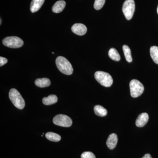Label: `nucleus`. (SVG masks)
<instances>
[{"label": "nucleus", "mask_w": 158, "mask_h": 158, "mask_svg": "<svg viewBox=\"0 0 158 158\" xmlns=\"http://www.w3.org/2000/svg\"><path fill=\"white\" fill-rule=\"evenodd\" d=\"M45 0H32L31 2L30 10L31 12L34 13L38 11L42 7Z\"/></svg>", "instance_id": "nucleus-11"}, {"label": "nucleus", "mask_w": 158, "mask_h": 158, "mask_svg": "<svg viewBox=\"0 0 158 158\" xmlns=\"http://www.w3.org/2000/svg\"><path fill=\"white\" fill-rule=\"evenodd\" d=\"M52 53L53 54H54V53L53 52H52Z\"/></svg>", "instance_id": "nucleus-26"}, {"label": "nucleus", "mask_w": 158, "mask_h": 158, "mask_svg": "<svg viewBox=\"0 0 158 158\" xmlns=\"http://www.w3.org/2000/svg\"><path fill=\"white\" fill-rule=\"evenodd\" d=\"M71 30L75 34L79 36L85 35L87 33V27L82 23H75L72 27Z\"/></svg>", "instance_id": "nucleus-8"}, {"label": "nucleus", "mask_w": 158, "mask_h": 158, "mask_svg": "<svg viewBox=\"0 0 158 158\" xmlns=\"http://www.w3.org/2000/svg\"><path fill=\"white\" fill-rule=\"evenodd\" d=\"M53 122L54 124L62 127H69L73 123L72 120L70 117L62 114H59L55 116Z\"/></svg>", "instance_id": "nucleus-7"}, {"label": "nucleus", "mask_w": 158, "mask_h": 158, "mask_svg": "<svg viewBox=\"0 0 158 158\" xmlns=\"http://www.w3.org/2000/svg\"><path fill=\"white\" fill-rule=\"evenodd\" d=\"M0 22H1V23H0V24H1H1H2V19H1V21H0Z\"/></svg>", "instance_id": "nucleus-25"}, {"label": "nucleus", "mask_w": 158, "mask_h": 158, "mask_svg": "<svg viewBox=\"0 0 158 158\" xmlns=\"http://www.w3.org/2000/svg\"><path fill=\"white\" fill-rule=\"evenodd\" d=\"M8 62V59L2 56L0 57V66H3Z\"/></svg>", "instance_id": "nucleus-22"}, {"label": "nucleus", "mask_w": 158, "mask_h": 158, "mask_svg": "<svg viewBox=\"0 0 158 158\" xmlns=\"http://www.w3.org/2000/svg\"><path fill=\"white\" fill-rule=\"evenodd\" d=\"M105 2L106 0H95L94 5V9L97 10L101 9L104 5Z\"/></svg>", "instance_id": "nucleus-20"}, {"label": "nucleus", "mask_w": 158, "mask_h": 158, "mask_svg": "<svg viewBox=\"0 0 158 158\" xmlns=\"http://www.w3.org/2000/svg\"><path fill=\"white\" fill-rule=\"evenodd\" d=\"M9 98L12 103L19 110H22L24 108L25 103L19 92L16 89L12 88L9 92Z\"/></svg>", "instance_id": "nucleus-2"}, {"label": "nucleus", "mask_w": 158, "mask_h": 158, "mask_svg": "<svg viewBox=\"0 0 158 158\" xmlns=\"http://www.w3.org/2000/svg\"><path fill=\"white\" fill-rule=\"evenodd\" d=\"M130 92L133 98H137L141 96L144 90V87L142 84L137 80H132L130 83Z\"/></svg>", "instance_id": "nucleus-4"}, {"label": "nucleus", "mask_w": 158, "mask_h": 158, "mask_svg": "<svg viewBox=\"0 0 158 158\" xmlns=\"http://www.w3.org/2000/svg\"><path fill=\"white\" fill-rule=\"evenodd\" d=\"M65 5L66 3L65 1L62 0L58 1L53 6L52 11L56 13H60L65 9Z\"/></svg>", "instance_id": "nucleus-12"}, {"label": "nucleus", "mask_w": 158, "mask_h": 158, "mask_svg": "<svg viewBox=\"0 0 158 158\" xmlns=\"http://www.w3.org/2000/svg\"><path fill=\"white\" fill-rule=\"evenodd\" d=\"M109 56L112 60L115 61H119L120 59V56L118 51L116 49L111 48L109 51Z\"/></svg>", "instance_id": "nucleus-17"}, {"label": "nucleus", "mask_w": 158, "mask_h": 158, "mask_svg": "<svg viewBox=\"0 0 158 158\" xmlns=\"http://www.w3.org/2000/svg\"><path fill=\"white\" fill-rule=\"evenodd\" d=\"M135 6L134 0H126L123 6L122 11L127 19H131L134 15Z\"/></svg>", "instance_id": "nucleus-6"}, {"label": "nucleus", "mask_w": 158, "mask_h": 158, "mask_svg": "<svg viewBox=\"0 0 158 158\" xmlns=\"http://www.w3.org/2000/svg\"><path fill=\"white\" fill-rule=\"evenodd\" d=\"M81 158H95V156L93 153L90 152H85L81 155Z\"/></svg>", "instance_id": "nucleus-21"}, {"label": "nucleus", "mask_w": 158, "mask_h": 158, "mask_svg": "<svg viewBox=\"0 0 158 158\" xmlns=\"http://www.w3.org/2000/svg\"><path fill=\"white\" fill-rule=\"evenodd\" d=\"M123 50L124 53L125 57L127 62H132V58L130 48L127 45H124L123 46Z\"/></svg>", "instance_id": "nucleus-19"}, {"label": "nucleus", "mask_w": 158, "mask_h": 158, "mask_svg": "<svg viewBox=\"0 0 158 158\" xmlns=\"http://www.w3.org/2000/svg\"><path fill=\"white\" fill-rule=\"evenodd\" d=\"M2 43L4 45L12 48H19L24 44L22 40L15 36L6 37L3 39Z\"/></svg>", "instance_id": "nucleus-5"}, {"label": "nucleus", "mask_w": 158, "mask_h": 158, "mask_svg": "<svg viewBox=\"0 0 158 158\" xmlns=\"http://www.w3.org/2000/svg\"><path fill=\"white\" fill-rule=\"evenodd\" d=\"M56 65L59 70L64 74L69 75L73 73V68L70 62L65 57H57L56 61Z\"/></svg>", "instance_id": "nucleus-1"}, {"label": "nucleus", "mask_w": 158, "mask_h": 158, "mask_svg": "<svg viewBox=\"0 0 158 158\" xmlns=\"http://www.w3.org/2000/svg\"><path fill=\"white\" fill-rule=\"evenodd\" d=\"M58 101V98L56 95L51 94L48 97H44L42 99L43 103L45 105L54 104Z\"/></svg>", "instance_id": "nucleus-14"}, {"label": "nucleus", "mask_w": 158, "mask_h": 158, "mask_svg": "<svg viewBox=\"0 0 158 158\" xmlns=\"http://www.w3.org/2000/svg\"><path fill=\"white\" fill-rule=\"evenodd\" d=\"M151 56L152 58L153 61L158 65V47L153 46L151 47L150 49Z\"/></svg>", "instance_id": "nucleus-16"}, {"label": "nucleus", "mask_w": 158, "mask_h": 158, "mask_svg": "<svg viewBox=\"0 0 158 158\" xmlns=\"http://www.w3.org/2000/svg\"><path fill=\"white\" fill-rule=\"evenodd\" d=\"M142 158H152L149 154H146Z\"/></svg>", "instance_id": "nucleus-23"}, {"label": "nucleus", "mask_w": 158, "mask_h": 158, "mask_svg": "<svg viewBox=\"0 0 158 158\" xmlns=\"http://www.w3.org/2000/svg\"><path fill=\"white\" fill-rule=\"evenodd\" d=\"M94 77L96 81L104 87H110L113 84V79L107 73L98 71L95 72Z\"/></svg>", "instance_id": "nucleus-3"}, {"label": "nucleus", "mask_w": 158, "mask_h": 158, "mask_svg": "<svg viewBox=\"0 0 158 158\" xmlns=\"http://www.w3.org/2000/svg\"><path fill=\"white\" fill-rule=\"evenodd\" d=\"M148 118L149 117L147 113H141L136 119V125L138 127H143L147 123Z\"/></svg>", "instance_id": "nucleus-9"}, {"label": "nucleus", "mask_w": 158, "mask_h": 158, "mask_svg": "<svg viewBox=\"0 0 158 158\" xmlns=\"http://www.w3.org/2000/svg\"><path fill=\"white\" fill-rule=\"evenodd\" d=\"M94 112L99 116H106L107 114V111L103 107L100 105H96L94 107Z\"/></svg>", "instance_id": "nucleus-15"}, {"label": "nucleus", "mask_w": 158, "mask_h": 158, "mask_svg": "<svg viewBox=\"0 0 158 158\" xmlns=\"http://www.w3.org/2000/svg\"><path fill=\"white\" fill-rule=\"evenodd\" d=\"M35 84L37 87L40 88H45L51 85V81L49 79L47 78L36 79L35 81Z\"/></svg>", "instance_id": "nucleus-13"}, {"label": "nucleus", "mask_w": 158, "mask_h": 158, "mask_svg": "<svg viewBox=\"0 0 158 158\" xmlns=\"http://www.w3.org/2000/svg\"><path fill=\"white\" fill-rule=\"evenodd\" d=\"M45 137L50 141H55V142L59 141L61 140V136L58 134L53 132H51L47 133L45 135Z\"/></svg>", "instance_id": "nucleus-18"}, {"label": "nucleus", "mask_w": 158, "mask_h": 158, "mask_svg": "<svg viewBox=\"0 0 158 158\" xmlns=\"http://www.w3.org/2000/svg\"><path fill=\"white\" fill-rule=\"evenodd\" d=\"M157 13L158 14V6L157 9Z\"/></svg>", "instance_id": "nucleus-24"}, {"label": "nucleus", "mask_w": 158, "mask_h": 158, "mask_svg": "<svg viewBox=\"0 0 158 158\" xmlns=\"http://www.w3.org/2000/svg\"><path fill=\"white\" fill-rule=\"evenodd\" d=\"M118 142V137L116 134L113 133L110 135L106 141L107 147L110 149H113L116 147Z\"/></svg>", "instance_id": "nucleus-10"}]
</instances>
